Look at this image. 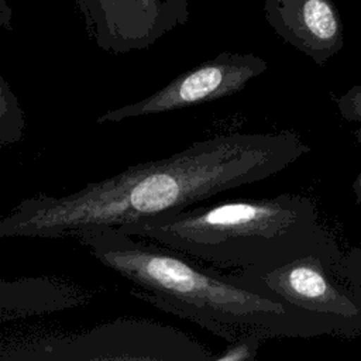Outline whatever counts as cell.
<instances>
[{"label": "cell", "instance_id": "4", "mask_svg": "<svg viewBox=\"0 0 361 361\" xmlns=\"http://www.w3.org/2000/svg\"><path fill=\"white\" fill-rule=\"evenodd\" d=\"M11 360H152L212 361L206 347L186 333L148 320H117L92 330L44 337L16 348Z\"/></svg>", "mask_w": 361, "mask_h": 361}, {"label": "cell", "instance_id": "14", "mask_svg": "<svg viewBox=\"0 0 361 361\" xmlns=\"http://www.w3.org/2000/svg\"><path fill=\"white\" fill-rule=\"evenodd\" d=\"M353 193H354V200L358 206H361V172L355 176L353 182Z\"/></svg>", "mask_w": 361, "mask_h": 361}, {"label": "cell", "instance_id": "10", "mask_svg": "<svg viewBox=\"0 0 361 361\" xmlns=\"http://www.w3.org/2000/svg\"><path fill=\"white\" fill-rule=\"evenodd\" d=\"M24 135V113L4 78H0V145L20 141Z\"/></svg>", "mask_w": 361, "mask_h": 361}, {"label": "cell", "instance_id": "11", "mask_svg": "<svg viewBox=\"0 0 361 361\" xmlns=\"http://www.w3.org/2000/svg\"><path fill=\"white\" fill-rule=\"evenodd\" d=\"M267 337L259 331H245L237 336L230 344L220 353L214 354L216 361H254L259 344Z\"/></svg>", "mask_w": 361, "mask_h": 361}, {"label": "cell", "instance_id": "5", "mask_svg": "<svg viewBox=\"0 0 361 361\" xmlns=\"http://www.w3.org/2000/svg\"><path fill=\"white\" fill-rule=\"evenodd\" d=\"M267 68V61L254 54L220 52L214 58L178 75L148 97L102 113L96 123H118L216 102L241 92L250 80L265 72Z\"/></svg>", "mask_w": 361, "mask_h": 361}, {"label": "cell", "instance_id": "3", "mask_svg": "<svg viewBox=\"0 0 361 361\" xmlns=\"http://www.w3.org/2000/svg\"><path fill=\"white\" fill-rule=\"evenodd\" d=\"M117 228L183 255L241 269L276 267L309 254L343 255L319 223L314 203L292 193L190 206Z\"/></svg>", "mask_w": 361, "mask_h": 361}, {"label": "cell", "instance_id": "2", "mask_svg": "<svg viewBox=\"0 0 361 361\" xmlns=\"http://www.w3.org/2000/svg\"><path fill=\"white\" fill-rule=\"evenodd\" d=\"M75 237L99 262L135 285L137 296L228 343L245 331L267 338L310 337L334 326L329 317L251 286L240 274L202 268L179 251L138 241L117 227H90Z\"/></svg>", "mask_w": 361, "mask_h": 361}, {"label": "cell", "instance_id": "6", "mask_svg": "<svg viewBox=\"0 0 361 361\" xmlns=\"http://www.w3.org/2000/svg\"><path fill=\"white\" fill-rule=\"evenodd\" d=\"M341 257L309 254L276 267L244 268L240 275L251 286L265 289L307 312L331 320L360 319L361 296L334 279V267Z\"/></svg>", "mask_w": 361, "mask_h": 361}, {"label": "cell", "instance_id": "8", "mask_svg": "<svg viewBox=\"0 0 361 361\" xmlns=\"http://www.w3.org/2000/svg\"><path fill=\"white\" fill-rule=\"evenodd\" d=\"M264 10L274 31L317 65L344 47V24L333 0H265Z\"/></svg>", "mask_w": 361, "mask_h": 361}, {"label": "cell", "instance_id": "12", "mask_svg": "<svg viewBox=\"0 0 361 361\" xmlns=\"http://www.w3.org/2000/svg\"><path fill=\"white\" fill-rule=\"evenodd\" d=\"M338 111L347 121H354L361 124V85L350 87L344 94L336 99ZM355 141L361 148V126L354 133Z\"/></svg>", "mask_w": 361, "mask_h": 361}, {"label": "cell", "instance_id": "9", "mask_svg": "<svg viewBox=\"0 0 361 361\" xmlns=\"http://www.w3.org/2000/svg\"><path fill=\"white\" fill-rule=\"evenodd\" d=\"M82 296L76 286L48 278L1 281V320L78 306Z\"/></svg>", "mask_w": 361, "mask_h": 361}, {"label": "cell", "instance_id": "13", "mask_svg": "<svg viewBox=\"0 0 361 361\" xmlns=\"http://www.w3.org/2000/svg\"><path fill=\"white\" fill-rule=\"evenodd\" d=\"M336 276L348 281L361 296V247L344 254L334 268Z\"/></svg>", "mask_w": 361, "mask_h": 361}, {"label": "cell", "instance_id": "1", "mask_svg": "<svg viewBox=\"0 0 361 361\" xmlns=\"http://www.w3.org/2000/svg\"><path fill=\"white\" fill-rule=\"evenodd\" d=\"M310 147L290 130L235 133L196 141L169 157L137 164L63 195L20 202L0 220V237L61 238L97 227L180 210L269 178Z\"/></svg>", "mask_w": 361, "mask_h": 361}, {"label": "cell", "instance_id": "7", "mask_svg": "<svg viewBox=\"0 0 361 361\" xmlns=\"http://www.w3.org/2000/svg\"><path fill=\"white\" fill-rule=\"evenodd\" d=\"M89 35L114 54L145 49L189 17L186 0H75Z\"/></svg>", "mask_w": 361, "mask_h": 361}]
</instances>
